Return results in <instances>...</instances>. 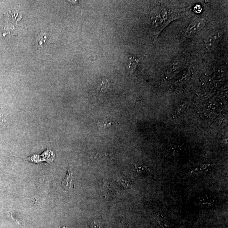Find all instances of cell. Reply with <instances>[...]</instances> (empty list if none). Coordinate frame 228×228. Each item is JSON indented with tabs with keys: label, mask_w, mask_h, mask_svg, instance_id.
Wrapping results in <instances>:
<instances>
[{
	"label": "cell",
	"mask_w": 228,
	"mask_h": 228,
	"mask_svg": "<svg viewBox=\"0 0 228 228\" xmlns=\"http://www.w3.org/2000/svg\"><path fill=\"white\" fill-rule=\"evenodd\" d=\"M206 23V19L203 18L193 20L186 28L185 32V36L186 37H190L195 35L204 27Z\"/></svg>",
	"instance_id": "1"
},
{
	"label": "cell",
	"mask_w": 228,
	"mask_h": 228,
	"mask_svg": "<svg viewBox=\"0 0 228 228\" xmlns=\"http://www.w3.org/2000/svg\"><path fill=\"white\" fill-rule=\"evenodd\" d=\"M222 30H218L209 35L205 41V46L208 49H212L218 44L224 36Z\"/></svg>",
	"instance_id": "2"
},
{
	"label": "cell",
	"mask_w": 228,
	"mask_h": 228,
	"mask_svg": "<svg viewBox=\"0 0 228 228\" xmlns=\"http://www.w3.org/2000/svg\"><path fill=\"white\" fill-rule=\"evenodd\" d=\"M72 174L73 173L72 172V170H71L69 164L67 170V175H66V177L64 179V180L62 182V185L66 190H70L72 187L73 178Z\"/></svg>",
	"instance_id": "3"
},
{
	"label": "cell",
	"mask_w": 228,
	"mask_h": 228,
	"mask_svg": "<svg viewBox=\"0 0 228 228\" xmlns=\"http://www.w3.org/2000/svg\"><path fill=\"white\" fill-rule=\"evenodd\" d=\"M139 60L136 57L132 56L128 57L127 60V68L130 72H133L135 70L138 64Z\"/></svg>",
	"instance_id": "4"
},
{
	"label": "cell",
	"mask_w": 228,
	"mask_h": 228,
	"mask_svg": "<svg viewBox=\"0 0 228 228\" xmlns=\"http://www.w3.org/2000/svg\"><path fill=\"white\" fill-rule=\"evenodd\" d=\"M120 124L118 122H111L110 121H105L104 120H98L96 123V126L98 129H106L111 127L113 125Z\"/></svg>",
	"instance_id": "5"
},
{
	"label": "cell",
	"mask_w": 228,
	"mask_h": 228,
	"mask_svg": "<svg viewBox=\"0 0 228 228\" xmlns=\"http://www.w3.org/2000/svg\"><path fill=\"white\" fill-rule=\"evenodd\" d=\"M109 86V83L108 81L106 80H103L101 82L98 87V91L101 93H104L107 90Z\"/></svg>",
	"instance_id": "6"
},
{
	"label": "cell",
	"mask_w": 228,
	"mask_h": 228,
	"mask_svg": "<svg viewBox=\"0 0 228 228\" xmlns=\"http://www.w3.org/2000/svg\"><path fill=\"white\" fill-rule=\"evenodd\" d=\"M48 39L47 38V35L44 34H42V35H40L38 36V39H37V43H38V46L39 47H42L44 46L46 42L48 41Z\"/></svg>",
	"instance_id": "7"
},
{
	"label": "cell",
	"mask_w": 228,
	"mask_h": 228,
	"mask_svg": "<svg viewBox=\"0 0 228 228\" xmlns=\"http://www.w3.org/2000/svg\"><path fill=\"white\" fill-rule=\"evenodd\" d=\"M135 169L138 172L145 173L149 172V170L148 168L143 166H138L137 165H135Z\"/></svg>",
	"instance_id": "8"
},
{
	"label": "cell",
	"mask_w": 228,
	"mask_h": 228,
	"mask_svg": "<svg viewBox=\"0 0 228 228\" xmlns=\"http://www.w3.org/2000/svg\"><path fill=\"white\" fill-rule=\"evenodd\" d=\"M120 182L122 185L124 187H131V185L129 183V182L126 181V180H124L121 179L120 180Z\"/></svg>",
	"instance_id": "9"
},
{
	"label": "cell",
	"mask_w": 228,
	"mask_h": 228,
	"mask_svg": "<svg viewBox=\"0 0 228 228\" xmlns=\"http://www.w3.org/2000/svg\"><path fill=\"white\" fill-rule=\"evenodd\" d=\"M160 223H161V227L163 228H169V225H168L166 220L164 219L163 218H161V221H160Z\"/></svg>",
	"instance_id": "10"
},
{
	"label": "cell",
	"mask_w": 228,
	"mask_h": 228,
	"mask_svg": "<svg viewBox=\"0 0 228 228\" xmlns=\"http://www.w3.org/2000/svg\"><path fill=\"white\" fill-rule=\"evenodd\" d=\"M92 228H100L99 224L97 222L94 221L92 224Z\"/></svg>",
	"instance_id": "11"
},
{
	"label": "cell",
	"mask_w": 228,
	"mask_h": 228,
	"mask_svg": "<svg viewBox=\"0 0 228 228\" xmlns=\"http://www.w3.org/2000/svg\"><path fill=\"white\" fill-rule=\"evenodd\" d=\"M69 228L68 227H62V228Z\"/></svg>",
	"instance_id": "12"
},
{
	"label": "cell",
	"mask_w": 228,
	"mask_h": 228,
	"mask_svg": "<svg viewBox=\"0 0 228 228\" xmlns=\"http://www.w3.org/2000/svg\"></svg>",
	"instance_id": "13"
}]
</instances>
